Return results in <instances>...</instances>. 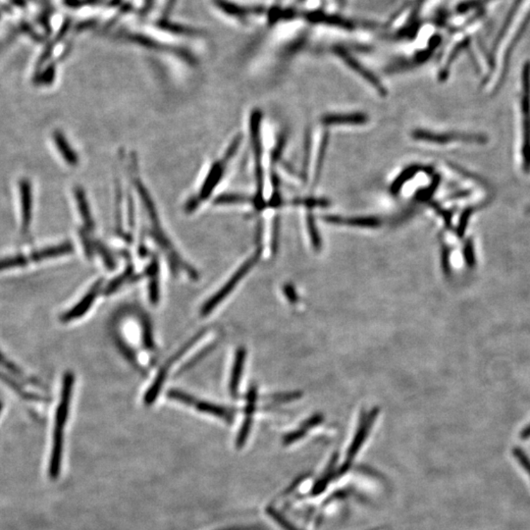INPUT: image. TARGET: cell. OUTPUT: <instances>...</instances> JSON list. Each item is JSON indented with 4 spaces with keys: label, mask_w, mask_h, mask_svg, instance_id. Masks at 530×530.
<instances>
[{
    "label": "cell",
    "mask_w": 530,
    "mask_h": 530,
    "mask_svg": "<svg viewBox=\"0 0 530 530\" xmlns=\"http://www.w3.org/2000/svg\"><path fill=\"white\" fill-rule=\"evenodd\" d=\"M142 325V344H144V348L147 351H156V344H154L153 326H151V320L147 315H142L141 317Z\"/></svg>",
    "instance_id": "cell-17"
},
{
    "label": "cell",
    "mask_w": 530,
    "mask_h": 530,
    "mask_svg": "<svg viewBox=\"0 0 530 530\" xmlns=\"http://www.w3.org/2000/svg\"><path fill=\"white\" fill-rule=\"evenodd\" d=\"M260 111L254 110L251 116V140L253 147L254 164H256V194L253 199L256 208L261 209L265 206L263 201V147L260 140Z\"/></svg>",
    "instance_id": "cell-4"
},
{
    "label": "cell",
    "mask_w": 530,
    "mask_h": 530,
    "mask_svg": "<svg viewBox=\"0 0 530 530\" xmlns=\"http://www.w3.org/2000/svg\"><path fill=\"white\" fill-rule=\"evenodd\" d=\"M324 220L335 225L351 226V227L376 228L380 221L375 217H341L337 215L325 216Z\"/></svg>",
    "instance_id": "cell-11"
},
{
    "label": "cell",
    "mask_w": 530,
    "mask_h": 530,
    "mask_svg": "<svg viewBox=\"0 0 530 530\" xmlns=\"http://www.w3.org/2000/svg\"><path fill=\"white\" fill-rule=\"evenodd\" d=\"M241 141L242 135H238V137L235 138L234 141L226 149L224 156H221L220 158L215 160V163L210 166L208 174H206L203 183H201V186L199 187V191L188 201L186 206H185L187 213H194L201 204L206 203L210 198L216 187L220 185L221 180H222L223 176L225 175L228 163L231 160L233 156L236 154L238 147L241 144Z\"/></svg>",
    "instance_id": "cell-3"
},
{
    "label": "cell",
    "mask_w": 530,
    "mask_h": 530,
    "mask_svg": "<svg viewBox=\"0 0 530 530\" xmlns=\"http://www.w3.org/2000/svg\"><path fill=\"white\" fill-rule=\"evenodd\" d=\"M322 422V415H313V417H310V420H306V422L304 423L303 427H299L297 431L292 432L291 434H289L288 436L285 437L284 443L291 444L295 441L299 440V438H301V437H303L304 435L306 433V431H308V429H311V427H315V425L320 424V423Z\"/></svg>",
    "instance_id": "cell-18"
},
{
    "label": "cell",
    "mask_w": 530,
    "mask_h": 530,
    "mask_svg": "<svg viewBox=\"0 0 530 530\" xmlns=\"http://www.w3.org/2000/svg\"><path fill=\"white\" fill-rule=\"evenodd\" d=\"M194 408L199 412L206 413V415H213V417L222 418L225 422H232L234 415L229 408L225 406L217 405V404L210 403V401H199L197 399L194 404Z\"/></svg>",
    "instance_id": "cell-14"
},
{
    "label": "cell",
    "mask_w": 530,
    "mask_h": 530,
    "mask_svg": "<svg viewBox=\"0 0 530 530\" xmlns=\"http://www.w3.org/2000/svg\"><path fill=\"white\" fill-rule=\"evenodd\" d=\"M149 276V297L151 305L156 306L160 299V288H159V263L158 258L154 256L151 265L147 270Z\"/></svg>",
    "instance_id": "cell-13"
},
{
    "label": "cell",
    "mask_w": 530,
    "mask_h": 530,
    "mask_svg": "<svg viewBox=\"0 0 530 530\" xmlns=\"http://www.w3.org/2000/svg\"><path fill=\"white\" fill-rule=\"evenodd\" d=\"M260 254L261 251L260 249L253 254L251 258H249L248 260L245 261L244 265L234 273V275L226 282V284L223 285L222 288H220L213 297H210V298L204 304V306H201V311H199L201 316H208V315H210V313L215 310V308H217V306H220L228 296H229L230 293L234 291L237 285L242 281V279H243L247 274H248L249 270L256 265V263L260 260Z\"/></svg>",
    "instance_id": "cell-5"
},
{
    "label": "cell",
    "mask_w": 530,
    "mask_h": 530,
    "mask_svg": "<svg viewBox=\"0 0 530 530\" xmlns=\"http://www.w3.org/2000/svg\"><path fill=\"white\" fill-rule=\"evenodd\" d=\"M249 198L242 196V194H223V196L218 197L215 203L218 206L220 204L224 206V204H245L249 203Z\"/></svg>",
    "instance_id": "cell-25"
},
{
    "label": "cell",
    "mask_w": 530,
    "mask_h": 530,
    "mask_svg": "<svg viewBox=\"0 0 530 530\" xmlns=\"http://www.w3.org/2000/svg\"><path fill=\"white\" fill-rule=\"evenodd\" d=\"M73 246L72 244L69 242L61 245H57V246L51 247V248H47L40 249L31 254L30 256H15V258H10L11 268L19 267V266L27 265L28 261H40L47 260V258H57V256H64V254H68L72 253Z\"/></svg>",
    "instance_id": "cell-6"
},
{
    "label": "cell",
    "mask_w": 530,
    "mask_h": 530,
    "mask_svg": "<svg viewBox=\"0 0 530 530\" xmlns=\"http://www.w3.org/2000/svg\"><path fill=\"white\" fill-rule=\"evenodd\" d=\"M284 292L285 294H286L287 298L290 299L291 301H297V295L296 292H295V289L293 287L291 286H286L284 288Z\"/></svg>",
    "instance_id": "cell-29"
},
{
    "label": "cell",
    "mask_w": 530,
    "mask_h": 530,
    "mask_svg": "<svg viewBox=\"0 0 530 530\" xmlns=\"http://www.w3.org/2000/svg\"><path fill=\"white\" fill-rule=\"evenodd\" d=\"M520 2H522V0H515V1L513 2L512 8H511L510 11H508L507 17L505 19V22L503 24L502 28H501L500 32H499L498 35H497V39L495 40V44H494V47H496L499 42L502 40L504 35H505L508 27H510L511 23H512L513 16L515 15L517 9H519Z\"/></svg>",
    "instance_id": "cell-21"
},
{
    "label": "cell",
    "mask_w": 530,
    "mask_h": 530,
    "mask_svg": "<svg viewBox=\"0 0 530 530\" xmlns=\"http://www.w3.org/2000/svg\"><path fill=\"white\" fill-rule=\"evenodd\" d=\"M256 401H258V389L256 386H251L247 394L246 408H245V420L242 429L237 437L238 448H242L248 439L253 424V415L256 412Z\"/></svg>",
    "instance_id": "cell-8"
},
{
    "label": "cell",
    "mask_w": 530,
    "mask_h": 530,
    "mask_svg": "<svg viewBox=\"0 0 530 530\" xmlns=\"http://www.w3.org/2000/svg\"><path fill=\"white\" fill-rule=\"evenodd\" d=\"M422 170V167L417 165L410 166V167L404 170L403 172L396 178V180L392 183L391 188H390L391 194H398L399 192H400L401 188L404 187V185L411 179H413V178Z\"/></svg>",
    "instance_id": "cell-16"
},
{
    "label": "cell",
    "mask_w": 530,
    "mask_h": 530,
    "mask_svg": "<svg viewBox=\"0 0 530 530\" xmlns=\"http://www.w3.org/2000/svg\"><path fill=\"white\" fill-rule=\"evenodd\" d=\"M326 126L338 125H363L368 121V117L363 113L330 114L322 119Z\"/></svg>",
    "instance_id": "cell-12"
},
{
    "label": "cell",
    "mask_w": 530,
    "mask_h": 530,
    "mask_svg": "<svg viewBox=\"0 0 530 530\" xmlns=\"http://www.w3.org/2000/svg\"><path fill=\"white\" fill-rule=\"evenodd\" d=\"M53 140L57 149H58L65 163L70 166L77 165L79 163V158L66 140L65 135L59 131H56L53 134Z\"/></svg>",
    "instance_id": "cell-15"
},
{
    "label": "cell",
    "mask_w": 530,
    "mask_h": 530,
    "mask_svg": "<svg viewBox=\"0 0 530 530\" xmlns=\"http://www.w3.org/2000/svg\"><path fill=\"white\" fill-rule=\"evenodd\" d=\"M247 351L244 347L238 349L235 355L234 365H233L231 378H230L229 390L231 395L236 397L241 383L242 375H243L245 361H246Z\"/></svg>",
    "instance_id": "cell-10"
},
{
    "label": "cell",
    "mask_w": 530,
    "mask_h": 530,
    "mask_svg": "<svg viewBox=\"0 0 530 530\" xmlns=\"http://www.w3.org/2000/svg\"><path fill=\"white\" fill-rule=\"evenodd\" d=\"M299 397H301V393L295 392V393L280 394V395L273 397L272 399L277 401H289L296 400V399H299Z\"/></svg>",
    "instance_id": "cell-28"
},
{
    "label": "cell",
    "mask_w": 530,
    "mask_h": 530,
    "mask_svg": "<svg viewBox=\"0 0 530 530\" xmlns=\"http://www.w3.org/2000/svg\"><path fill=\"white\" fill-rule=\"evenodd\" d=\"M513 454L515 458H517V462H519L520 465H522V468H524L530 477V460L529 457L525 455L524 451L517 448L513 449Z\"/></svg>",
    "instance_id": "cell-27"
},
{
    "label": "cell",
    "mask_w": 530,
    "mask_h": 530,
    "mask_svg": "<svg viewBox=\"0 0 530 530\" xmlns=\"http://www.w3.org/2000/svg\"><path fill=\"white\" fill-rule=\"evenodd\" d=\"M306 225H308V233H310L311 243H313L316 251H320L322 248V239H320V233L316 228L313 216L310 213H308V217H306Z\"/></svg>",
    "instance_id": "cell-23"
},
{
    "label": "cell",
    "mask_w": 530,
    "mask_h": 530,
    "mask_svg": "<svg viewBox=\"0 0 530 530\" xmlns=\"http://www.w3.org/2000/svg\"><path fill=\"white\" fill-rule=\"evenodd\" d=\"M21 206H22V231L26 234L32 220V187L30 181L20 182Z\"/></svg>",
    "instance_id": "cell-9"
},
{
    "label": "cell",
    "mask_w": 530,
    "mask_h": 530,
    "mask_svg": "<svg viewBox=\"0 0 530 530\" xmlns=\"http://www.w3.org/2000/svg\"><path fill=\"white\" fill-rule=\"evenodd\" d=\"M168 399H170V400L179 401L181 404H184V405L192 406H194V401H196L197 398H194V396L190 395V394L186 393V392L181 391V390L177 389H171L169 392L167 393Z\"/></svg>",
    "instance_id": "cell-22"
},
{
    "label": "cell",
    "mask_w": 530,
    "mask_h": 530,
    "mask_svg": "<svg viewBox=\"0 0 530 530\" xmlns=\"http://www.w3.org/2000/svg\"><path fill=\"white\" fill-rule=\"evenodd\" d=\"M74 385L72 372H66L63 377V391H61L60 403L56 411V427L53 432V446L49 475L51 479H56L60 472L61 458H63V432L64 427L67 422L69 408H70L71 397Z\"/></svg>",
    "instance_id": "cell-2"
},
{
    "label": "cell",
    "mask_w": 530,
    "mask_h": 530,
    "mask_svg": "<svg viewBox=\"0 0 530 530\" xmlns=\"http://www.w3.org/2000/svg\"><path fill=\"white\" fill-rule=\"evenodd\" d=\"M132 169L134 172L131 174V177L133 179V186L135 187V191H137L138 196L140 197V201H141L142 213L146 216L147 222L149 223V235L151 237V239L156 242L159 248L163 249V253L167 256V260L169 261L171 270L173 273L177 274L179 270H184V272L187 273L188 276L191 278L194 281H198L199 279V275L198 271L192 267L191 265H188L186 261L183 260L179 256V254L176 251L174 246L170 242L169 238L166 235L164 231L163 225L160 224V220H159L158 210H156V204H154L153 199H151V194L147 191V187H144V183L140 178L139 172L135 170V166L132 165Z\"/></svg>",
    "instance_id": "cell-1"
},
{
    "label": "cell",
    "mask_w": 530,
    "mask_h": 530,
    "mask_svg": "<svg viewBox=\"0 0 530 530\" xmlns=\"http://www.w3.org/2000/svg\"><path fill=\"white\" fill-rule=\"evenodd\" d=\"M117 343L118 348L120 349L121 351H122L123 355L125 356V358H127V360L129 361L135 367L139 368V363H138L137 358H135V353L132 351V349H131L130 347L128 346V345L126 344L122 339H118Z\"/></svg>",
    "instance_id": "cell-26"
},
{
    "label": "cell",
    "mask_w": 530,
    "mask_h": 530,
    "mask_svg": "<svg viewBox=\"0 0 530 530\" xmlns=\"http://www.w3.org/2000/svg\"><path fill=\"white\" fill-rule=\"evenodd\" d=\"M520 437H522V439L530 438V425L522 432Z\"/></svg>",
    "instance_id": "cell-30"
},
{
    "label": "cell",
    "mask_w": 530,
    "mask_h": 530,
    "mask_svg": "<svg viewBox=\"0 0 530 530\" xmlns=\"http://www.w3.org/2000/svg\"><path fill=\"white\" fill-rule=\"evenodd\" d=\"M328 144V134L323 135L322 144L320 147V153H318L317 160H316L315 172V183L317 182L320 179V172H322L323 159L325 158V153H326Z\"/></svg>",
    "instance_id": "cell-24"
},
{
    "label": "cell",
    "mask_w": 530,
    "mask_h": 530,
    "mask_svg": "<svg viewBox=\"0 0 530 530\" xmlns=\"http://www.w3.org/2000/svg\"><path fill=\"white\" fill-rule=\"evenodd\" d=\"M215 343L209 344L208 346L204 347L203 350H201L199 351V353H197L196 355L194 356V358H192L191 360L188 361L187 363H185V365H183V367H181L179 370H178L177 376H180V375L183 374V373L188 372V370H190L191 368L194 367V365H198L199 361L204 360L206 356L209 355L211 351L215 350Z\"/></svg>",
    "instance_id": "cell-20"
},
{
    "label": "cell",
    "mask_w": 530,
    "mask_h": 530,
    "mask_svg": "<svg viewBox=\"0 0 530 530\" xmlns=\"http://www.w3.org/2000/svg\"><path fill=\"white\" fill-rule=\"evenodd\" d=\"M133 270L132 266H129V267L127 268L124 271V272L122 273V274L119 275V276L114 278L113 281H110L108 283V286L106 287V289H104L103 294L106 295V296H110V295H113V293H115L116 291H118L119 288L122 287L123 285L126 284L127 282H130L131 279H133L134 278V275H133Z\"/></svg>",
    "instance_id": "cell-19"
},
{
    "label": "cell",
    "mask_w": 530,
    "mask_h": 530,
    "mask_svg": "<svg viewBox=\"0 0 530 530\" xmlns=\"http://www.w3.org/2000/svg\"><path fill=\"white\" fill-rule=\"evenodd\" d=\"M102 281L101 279L97 280L92 288L88 291V293L85 295L84 298L81 299L79 303L75 306H73L70 310L66 311L61 315L60 320L64 323L71 322L73 320H79L83 315H85L88 313V310L92 308L94 305V301L102 290Z\"/></svg>",
    "instance_id": "cell-7"
}]
</instances>
